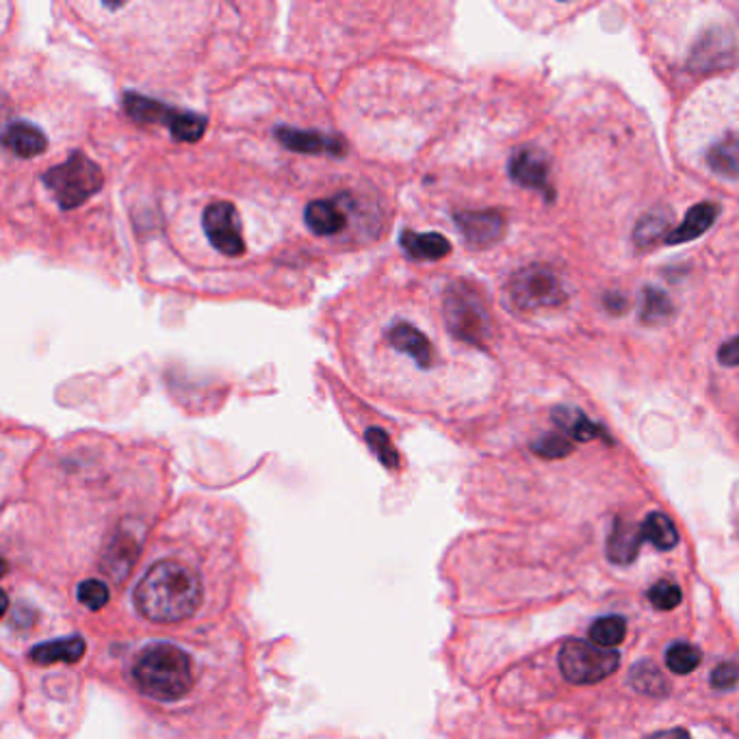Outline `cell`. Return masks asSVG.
I'll return each mask as SVG.
<instances>
[{"mask_svg": "<svg viewBox=\"0 0 739 739\" xmlns=\"http://www.w3.org/2000/svg\"><path fill=\"white\" fill-rule=\"evenodd\" d=\"M202 580L196 569L176 560H161L144 573L135 588V605L144 618L174 625L191 618L202 605Z\"/></svg>", "mask_w": 739, "mask_h": 739, "instance_id": "obj_1", "label": "cell"}, {"mask_svg": "<svg viewBox=\"0 0 739 739\" xmlns=\"http://www.w3.org/2000/svg\"><path fill=\"white\" fill-rule=\"evenodd\" d=\"M133 679L142 694L158 703H176L194 687L191 658L174 644H154L133 668Z\"/></svg>", "mask_w": 739, "mask_h": 739, "instance_id": "obj_2", "label": "cell"}, {"mask_svg": "<svg viewBox=\"0 0 739 739\" xmlns=\"http://www.w3.org/2000/svg\"><path fill=\"white\" fill-rule=\"evenodd\" d=\"M446 330L457 341L484 348L490 337V315L482 296L468 283H453L443 296Z\"/></svg>", "mask_w": 739, "mask_h": 739, "instance_id": "obj_3", "label": "cell"}, {"mask_svg": "<svg viewBox=\"0 0 739 739\" xmlns=\"http://www.w3.org/2000/svg\"><path fill=\"white\" fill-rule=\"evenodd\" d=\"M42 180L64 211L78 209L104 185L102 169L82 152H73L64 163L46 169Z\"/></svg>", "mask_w": 739, "mask_h": 739, "instance_id": "obj_4", "label": "cell"}, {"mask_svg": "<svg viewBox=\"0 0 739 739\" xmlns=\"http://www.w3.org/2000/svg\"><path fill=\"white\" fill-rule=\"evenodd\" d=\"M124 111L140 124H161L165 126L172 137L180 144H194L202 140L207 131V118L174 109L165 102L152 100L140 93H126L124 96Z\"/></svg>", "mask_w": 739, "mask_h": 739, "instance_id": "obj_5", "label": "cell"}, {"mask_svg": "<svg viewBox=\"0 0 739 739\" xmlns=\"http://www.w3.org/2000/svg\"><path fill=\"white\" fill-rule=\"evenodd\" d=\"M558 664L569 683L594 685L618 670L620 653L614 649H598L584 640H569L560 651Z\"/></svg>", "mask_w": 739, "mask_h": 739, "instance_id": "obj_6", "label": "cell"}, {"mask_svg": "<svg viewBox=\"0 0 739 739\" xmlns=\"http://www.w3.org/2000/svg\"><path fill=\"white\" fill-rule=\"evenodd\" d=\"M508 297L518 310H540L562 306L569 296L553 269L544 265H529L518 269L510 278Z\"/></svg>", "mask_w": 739, "mask_h": 739, "instance_id": "obj_7", "label": "cell"}, {"mask_svg": "<svg viewBox=\"0 0 739 739\" xmlns=\"http://www.w3.org/2000/svg\"><path fill=\"white\" fill-rule=\"evenodd\" d=\"M202 225L205 232L211 241V245L230 258H239L245 254V241H243V230H241V220L230 202H213L205 209L202 216Z\"/></svg>", "mask_w": 739, "mask_h": 739, "instance_id": "obj_8", "label": "cell"}, {"mask_svg": "<svg viewBox=\"0 0 739 739\" xmlns=\"http://www.w3.org/2000/svg\"><path fill=\"white\" fill-rule=\"evenodd\" d=\"M510 178L527 189L540 191L547 200H553V187L549 183V156L536 148H520L508 163Z\"/></svg>", "mask_w": 739, "mask_h": 739, "instance_id": "obj_9", "label": "cell"}, {"mask_svg": "<svg viewBox=\"0 0 739 739\" xmlns=\"http://www.w3.org/2000/svg\"><path fill=\"white\" fill-rule=\"evenodd\" d=\"M455 223L471 250H486L501 241L506 232V220L499 211H462L455 213Z\"/></svg>", "mask_w": 739, "mask_h": 739, "instance_id": "obj_10", "label": "cell"}, {"mask_svg": "<svg viewBox=\"0 0 739 739\" xmlns=\"http://www.w3.org/2000/svg\"><path fill=\"white\" fill-rule=\"evenodd\" d=\"M734 62V35L725 29L707 31L701 42L692 51L690 66L696 73H709L716 68H725Z\"/></svg>", "mask_w": 739, "mask_h": 739, "instance_id": "obj_11", "label": "cell"}, {"mask_svg": "<svg viewBox=\"0 0 739 739\" xmlns=\"http://www.w3.org/2000/svg\"><path fill=\"white\" fill-rule=\"evenodd\" d=\"M386 339L399 354L410 356L417 363V367H421V370H432L434 367L437 352H434L430 339L421 330H417L415 326H410L406 321H397L386 330Z\"/></svg>", "mask_w": 739, "mask_h": 739, "instance_id": "obj_12", "label": "cell"}, {"mask_svg": "<svg viewBox=\"0 0 739 739\" xmlns=\"http://www.w3.org/2000/svg\"><path fill=\"white\" fill-rule=\"evenodd\" d=\"M276 140L291 152L299 154H332V156H343L348 152V144L343 137L337 135H326L319 131H299L291 126H280L276 129Z\"/></svg>", "mask_w": 739, "mask_h": 739, "instance_id": "obj_13", "label": "cell"}, {"mask_svg": "<svg viewBox=\"0 0 739 739\" xmlns=\"http://www.w3.org/2000/svg\"><path fill=\"white\" fill-rule=\"evenodd\" d=\"M720 216V207L714 202H701L694 205L687 216L683 218V222L674 225L668 234H665V245H681V243H690L694 239H698L701 234H705Z\"/></svg>", "mask_w": 739, "mask_h": 739, "instance_id": "obj_14", "label": "cell"}, {"mask_svg": "<svg viewBox=\"0 0 739 739\" xmlns=\"http://www.w3.org/2000/svg\"><path fill=\"white\" fill-rule=\"evenodd\" d=\"M0 142L4 148L11 150L15 156H22V158L40 156L48 148V137L44 135V131L31 122H13L2 133Z\"/></svg>", "mask_w": 739, "mask_h": 739, "instance_id": "obj_15", "label": "cell"}, {"mask_svg": "<svg viewBox=\"0 0 739 739\" xmlns=\"http://www.w3.org/2000/svg\"><path fill=\"white\" fill-rule=\"evenodd\" d=\"M401 250L412 261H441L451 254L449 239L439 232H401Z\"/></svg>", "mask_w": 739, "mask_h": 739, "instance_id": "obj_16", "label": "cell"}, {"mask_svg": "<svg viewBox=\"0 0 739 739\" xmlns=\"http://www.w3.org/2000/svg\"><path fill=\"white\" fill-rule=\"evenodd\" d=\"M345 209L339 200H315L304 211L306 225L319 236H332L343 230L345 225Z\"/></svg>", "mask_w": 739, "mask_h": 739, "instance_id": "obj_17", "label": "cell"}, {"mask_svg": "<svg viewBox=\"0 0 739 739\" xmlns=\"http://www.w3.org/2000/svg\"><path fill=\"white\" fill-rule=\"evenodd\" d=\"M553 421L564 432V437L580 441V443H588V441L603 437V428L598 423H594L591 417H586L582 410H575L569 406L555 408Z\"/></svg>", "mask_w": 739, "mask_h": 739, "instance_id": "obj_18", "label": "cell"}, {"mask_svg": "<svg viewBox=\"0 0 739 739\" xmlns=\"http://www.w3.org/2000/svg\"><path fill=\"white\" fill-rule=\"evenodd\" d=\"M82 655H85V640L78 636L37 644L31 651V660L40 665L76 664Z\"/></svg>", "mask_w": 739, "mask_h": 739, "instance_id": "obj_19", "label": "cell"}, {"mask_svg": "<svg viewBox=\"0 0 739 739\" xmlns=\"http://www.w3.org/2000/svg\"><path fill=\"white\" fill-rule=\"evenodd\" d=\"M640 533L642 540H649L653 547L668 551L672 547H676L679 542V531L674 527V522L670 517H665L664 512H651L649 517L642 520L640 525Z\"/></svg>", "mask_w": 739, "mask_h": 739, "instance_id": "obj_20", "label": "cell"}, {"mask_svg": "<svg viewBox=\"0 0 739 739\" xmlns=\"http://www.w3.org/2000/svg\"><path fill=\"white\" fill-rule=\"evenodd\" d=\"M640 542H642V533L640 527H627L622 522H618V527L614 529L611 538H609V558L618 564H629L636 560L638 551H640Z\"/></svg>", "mask_w": 739, "mask_h": 739, "instance_id": "obj_21", "label": "cell"}, {"mask_svg": "<svg viewBox=\"0 0 739 739\" xmlns=\"http://www.w3.org/2000/svg\"><path fill=\"white\" fill-rule=\"evenodd\" d=\"M627 638V620L622 616L598 618L591 627V642L598 649H616Z\"/></svg>", "mask_w": 739, "mask_h": 739, "instance_id": "obj_22", "label": "cell"}, {"mask_svg": "<svg viewBox=\"0 0 739 739\" xmlns=\"http://www.w3.org/2000/svg\"><path fill=\"white\" fill-rule=\"evenodd\" d=\"M135 558H137V540L131 538V536H122L109 547V558H107L109 564L104 566V571H109L113 577L122 580V577L129 575Z\"/></svg>", "mask_w": 739, "mask_h": 739, "instance_id": "obj_23", "label": "cell"}, {"mask_svg": "<svg viewBox=\"0 0 739 739\" xmlns=\"http://www.w3.org/2000/svg\"><path fill=\"white\" fill-rule=\"evenodd\" d=\"M712 169L720 176L736 178L738 176V140L734 133H729L725 140H720L707 156Z\"/></svg>", "mask_w": 739, "mask_h": 739, "instance_id": "obj_24", "label": "cell"}, {"mask_svg": "<svg viewBox=\"0 0 739 739\" xmlns=\"http://www.w3.org/2000/svg\"><path fill=\"white\" fill-rule=\"evenodd\" d=\"M674 312L672 299L665 296L662 289L655 287H647L644 289V304H642V321L649 326H658L664 323Z\"/></svg>", "mask_w": 739, "mask_h": 739, "instance_id": "obj_25", "label": "cell"}, {"mask_svg": "<svg viewBox=\"0 0 739 739\" xmlns=\"http://www.w3.org/2000/svg\"><path fill=\"white\" fill-rule=\"evenodd\" d=\"M703 662V655L696 647L687 642H676L665 653V665L674 674H690Z\"/></svg>", "mask_w": 739, "mask_h": 739, "instance_id": "obj_26", "label": "cell"}, {"mask_svg": "<svg viewBox=\"0 0 739 739\" xmlns=\"http://www.w3.org/2000/svg\"><path fill=\"white\" fill-rule=\"evenodd\" d=\"M670 225V216L664 211H653L649 213L642 222L638 223L636 232H633V241L640 247H649L653 245L658 239L664 236L665 228Z\"/></svg>", "mask_w": 739, "mask_h": 739, "instance_id": "obj_27", "label": "cell"}, {"mask_svg": "<svg viewBox=\"0 0 739 739\" xmlns=\"http://www.w3.org/2000/svg\"><path fill=\"white\" fill-rule=\"evenodd\" d=\"M365 441L371 446V451L377 455V460L388 466V468H397L399 466V455L395 451V446L390 443L388 434L382 428H370L365 434Z\"/></svg>", "mask_w": 739, "mask_h": 739, "instance_id": "obj_28", "label": "cell"}, {"mask_svg": "<svg viewBox=\"0 0 739 739\" xmlns=\"http://www.w3.org/2000/svg\"><path fill=\"white\" fill-rule=\"evenodd\" d=\"M531 451L540 457L555 460V457H564L573 451V441L564 434H547V437H542L531 444Z\"/></svg>", "mask_w": 739, "mask_h": 739, "instance_id": "obj_29", "label": "cell"}, {"mask_svg": "<svg viewBox=\"0 0 739 739\" xmlns=\"http://www.w3.org/2000/svg\"><path fill=\"white\" fill-rule=\"evenodd\" d=\"M649 598H651L653 607H658L660 611H670L681 603L683 592H681L679 584H674L670 580H662L649 591Z\"/></svg>", "mask_w": 739, "mask_h": 739, "instance_id": "obj_30", "label": "cell"}, {"mask_svg": "<svg viewBox=\"0 0 739 739\" xmlns=\"http://www.w3.org/2000/svg\"><path fill=\"white\" fill-rule=\"evenodd\" d=\"M76 596H78V600H80L87 609L98 611V609H102V607L107 605V600H109V588H107V584H102V582H98V580H89V582H82V584L78 586Z\"/></svg>", "mask_w": 739, "mask_h": 739, "instance_id": "obj_31", "label": "cell"}, {"mask_svg": "<svg viewBox=\"0 0 739 739\" xmlns=\"http://www.w3.org/2000/svg\"><path fill=\"white\" fill-rule=\"evenodd\" d=\"M712 681L720 690H736V683H738V670H736V665L725 664L716 668V672L712 674Z\"/></svg>", "mask_w": 739, "mask_h": 739, "instance_id": "obj_32", "label": "cell"}, {"mask_svg": "<svg viewBox=\"0 0 739 739\" xmlns=\"http://www.w3.org/2000/svg\"><path fill=\"white\" fill-rule=\"evenodd\" d=\"M718 361H720V365H725V367H729V370L738 367L739 354L736 339H729V341L720 348V352H718Z\"/></svg>", "mask_w": 739, "mask_h": 739, "instance_id": "obj_33", "label": "cell"}, {"mask_svg": "<svg viewBox=\"0 0 739 739\" xmlns=\"http://www.w3.org/2000/svg\"><path fill=\"white\" fill-rule=\"evenodd\" d=\"M605 306L616 315H620L622 310H625V306H627V301H625V297L622 296H616V294H609V297L605 299Z\"/></svg>", "mask_w": 739, "mask_h": 739, "instance_id": "obj_34", "label": "cell"}, {"mask_svg": "<svg viewBox=\"0 0 739 739\" xmlns=\"http://www.w3.org/2000/svg\"><path fill=\"white\" fill-rule=\"evenodd\" d=\"M7 605H9V600H7V594L0 591V618H2V616H4V611H7Z\"/></svg>", "mask_w": 739, "mask_h": 739, "instance_id": "obj_35", "label": "cell"}, {"mask_svg": "<svg viewBox=\"0 0 739 739\" xmlns=\"http://www.w3.org/2000/svg\"><path fill=\"white\" fill-rule=\"evenodd\" d=\"M7 575V562L4 560H0V580Z\"/></svg>", "mask_w": 739, "mask_h": 739, "instance_id": "obj_36", "label": "cell"}, {"mask_svg": "<svg viewBox=\"0 0 739 739\" xmlns=\"http://www.w3.org/2000/svg\"><path fill=\"white\" fill-rule=\"evenodd\" d=\"M668 739H687V738H683V736H676V738H668Z\"/></svg>", "mask_w": 739, "mask_h": 739, "instance_id": "obj_37", "label": "cell"}]
</instances>
